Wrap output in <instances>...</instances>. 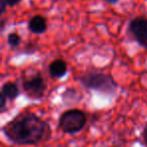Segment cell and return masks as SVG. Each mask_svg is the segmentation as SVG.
Listing matches in <instances>:
<instances>
[{"instance_id": "1", "label": "cell", "mask_w": 147, "mask_h": 147, "mask_svg": "<svg viewBox=\"0 0 147 147\" xmlns=\"http://www.w3.org/2000/svg\"><path fill=\"white\" fill-rule=\"evenodd\" d=\"M5 136L14 144L34 145L51 137V127L45 120L31 112H23L2 128Z\"/></svg>"}, {"instance_id": "2", "label": "cell", "mask_w": 147, "mask_h": 147, "mask_svg": "<svg viewBox=\"0 0 147 147\" xmlns=\"http://www.w3.org/2000/svg\"><path fill=\"white\" fill-rule=\"evenodd\" d=\"M80 83L85 88L113 96L118 91V84L108 74L89 71L80 78Z\"/></svg>"}, {"instance_id": "3", "label": "cell", "mask_w": 147, "mask_h": 147, "mask_svg": "<svg viewBox=\"0 0 147 147\" xmlns=\"http://www.w3.org/2000/svg\"><path fill=\"white\" fill-rule=\"evenodd\" d=\"M87 123V115L80 109H69L61 115L59 127L67 134H75L82 130Z\"/></svg>"}, {"instance_id": "4", "label": "cell", "mask_w": 147, "mask_h": 147, "mask_svg": "<svg viewBox=\"0 0 147 147\" xmlns=\"http://www.w3.org/2000/svg\"><path fill=\"white\" fill-rule=\"evenodd\" d=\"M21 85H22L23 92L27 95V97L33 100H39L40 98H42L47 88L42 75L38 71H35V73L29 77L25 76L23 73Z\"/></svg>"}, {"instance_id": "5", "label": "cell", "mask_w": 147, "mask_h": 147, "mask_svg": "<svg viewBox=\"0 0 147 147\" xmlns=\"http://www.w3.org/2000/svg\"><path fill=\"white\" fill-rule=\"evenodd\" d=\"M129 33L140 47L147 49V17L137 16L129 23Z\"/></svg>"}, {"instance_id": "6", "label": "cell", "mask_w": 147, "mask_h": 147, "mask_svg": "<svg viewBox=\"0 0 147 147\" xmlns=\"http://www.w3.org/2000/svg\"><path fill=\"white\" fill-rule=\"evenodd\" d=\"M67 73V63L61 59H53L49 65V74L53 79H61Z\"/></svg>"}, {"instance_id": "7", "label": "cell", "mask_w": 147, "mask_h": 147, "mask_svg": "<svg viewBox=\"0 0 147 147\" xmlns=\"http://www.w3.org/2000/svg\"><path fill=\"white\" fill-rule=\"evenodd\" d=\"M47 28V19L41 15H35L31 17L28 22V29L30 32L35 34H40L43 33Z\"/></svg>"}, {"instance_id": "8", "label": "cell", "mask_w": 147, "mask_h": 147, "mask_svg": "<svg viewBox=\"0 0 147 147\" xmlns=\"http://www.w3.org/2000/svg\"><path fill=\"white\" fill-rule=\"evenodd\" d=\"M19 88L16 83L14 82H6L2 85L1 88V94H3L7 98V100L13 101L19 96Z\"/></svg>"}, {"instance_id": "9", "label": "cell", "mask_w": 147, "mask_h": 147, "mask_svg": "<svg viewBox=\"0 0 147 147\" xmlns=\"http://www.w3.org/2000/svg\"><path fill=\"white\" fill-rule=\"evenodd\" d=\"M7 43L11 47H18L21 43V36L17 32H11L7 36Z\"/></svg>"}, {"instance_id": "10", "label": "cell", "mask_w": 147, "mask_h": 147, "mask_svg": "<svg viewBox=\"0 0 147 147\" xmlns=\"http://www.w3.org/2000/svg\"><path fill=\"white\" fill-rule=\"evenodd\" d=\"M0 98H1V101H0V110H1V112H4L5 107H6V100H7V98L3 94L0 95Z\"/></svg>"}, {"instance_id": "11", "label": "cell", "mask_w": 147, "mask_h": 147, "mask_svg": "<svg viewBox=\"0 0 147 147\" xmlns=\"http://www.w3.org/2000/svg\"><path fill=\"white\" fill-rule=\"evenodd\" d=\"M0 7H1V14H4L6 8L8 7L6 0H0Z\"/></svg>"}, {"instance_id": "12", "label": "cell", "mask_w": 147, "mask_h": 147, "mask_svg": "<svg viewBox=\"0 0 147 147\" xmlns=\"http://www.w3.org/2000/svg\"><path fill=\"white\" fill-rule=\"evenodd\" d=\"M142 138H143V142H144L145 146L147 147V124L145 125V127L143 128V131H142Z\"/></svg>"}, {"instance_id": "13", "label": "cell", "mask_w": 147, "mask_h": 147, "mask_svg": "<svg viewBox=\"0 0 147 147\" xmlns=\"http://www.w3.org/2000/svg\"><path fill=\"white\" fill-rule=\"evenodd\" d=\"M6 1H7L8 7H13V6H15V5L19 4L21 0H6Z\"/></svg>"}, {"instance_id": "14", "label": "cell", "mask_w": 147, "mask_h": 147, "mask_svg": "<svg viewBox=\"0 0 147 147\" xmlns=\"http://www.w3.org/2000/svg\"><path fill=\"white\" fill-rule=\"evenodd\" d=\"M104 1H105L106 3H108V4L114 5V4H116V3L118 2L119 0H104Z\"/></svg>"}, {"instance_id": "15", "label": "cell", "mask_w": 147, "mask_h": 147, "mask_svg": "<svg viewBox=\"0 0 147 147\" xmlns=\"http://www.w3.org/2000/svg\"><path fill=\"white\" fill-rule=\"evenodd\" d=\"M4 24H5V21L4 19H2L1 20V30H3V28H4Z\"/></svg>"}]
</instances>
